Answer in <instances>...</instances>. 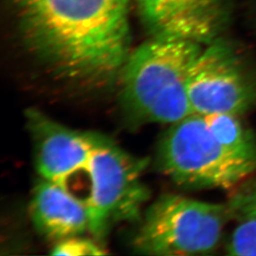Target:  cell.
Masks as SVG:
<instances>
[{
    "label": "cell",
    "mask_w": 256,
    "mask_h": 256,
    "mask_svg": "<svg viewBox=\"0 0 256 256\" xmlns=\"http://www.w3.org/2000/svg\"><path fill=\"white\" fill-rule=\"evenodd\" d=\"M106 254V250L98 243L92 239L84 238L82 236L57 242L52 252V256H104Z\"/></svg>",
    "instance_id": "obj_12"
},
{
    "label": "cell",
    "mask_w": 256,
    "mask_h": 256,
    "mask_svg": "<svg viewBox=\"0 0 256 256\" xmlns=\"http://www.w3.org/2000/svg\"><path fill=\"white\" fill-rule=\"evenodd\" d=\"M229 208L165 194L147 209L132 240L138 254L194 256L218 247Z\"/></svg>",
    "instance_id": "obj_3"
},
{
    "label": "cell",
    "mask_w": 256,
    "mask_h": 256,
    "mask_svg": "<svg viewBox=\"0 0 256 256\" xmlns=\"http://www.w3.org/2000/svg\"><path fill=\"white\" fill-rule=\"evenodd\" d=\"M146 160L128 154L102 138L86 171L90 194L84 200L94 238H104L119 223L138 220L150 192L142 182Z\"/></svg>",
    "instance_id": "obj_5"
},
{
    "label": "cell",
    "mask_w": 256,
    "mask_h": 256,
    "mask_svg": "<svg viewBox=\"0 0 256 256\" xmlns=\"http://www.w3.org/2000/svg\"><path fill=\"white\" fill-rule=\"evenodd\" d=\"M212 135L230 155L256 166V140L238 115L216 113L203 116Z\"/></svg>",
    "instance_id": "obj_10"
},
{
    "label": "cell",
    "mask_w": 256,
    "mask_h": 256,
    "mask_svg": "<svg viewBox=\"0 0 256 256\" xmlns=\"http://www.w3.org/2000/svg\"><path fill=\"white\" fill-rule=\"evenodd\" d=\"M188 95L194 114L239 116L256 102V81L229 46L214 41L192 64Z\"/></svg>",
    "instance_id": "obj_6"
},
{
    "label": "cell",
    "mask_w": 256,
    "mask_h": 256,
    "mask_svg": "<svg viewBox=\"0 0 256 256\" xmlns=\"http://www.w3.org/2000/svg\"><path fill=\"white\" fill-rule=\"evenodd\" d=\"M202 45L151 37L130 52L119 80L126 110L147 124L172 126L194 114L188 80Z\"/></svg>",
    "instance_id": "obj_2"
},
{
    "label": "cell",
    "mask_w": 256,
    "mask_h": 256,
    "mask_svg": "<svg viewBox=\"0 0 256 256\" xmlns=\"http://www.w3.org/2000/svg\"><path fill=\"white\" fill-rule=\"evenodd\" d=\"M27 122L38 173L43 180L66 187L74 176L86 173L104 138L66 128L38 110L28 111Z\"/></svg>",
    "instance_id": "obj_7"
},
{
    "label": "cell",
    "mask_w": 256,
    "mask_h": 256,
    "mask_svg": "<svg viewBox=\"0 0 256 256\" xmlns=\"http://www.w3.org/2000/svg\"><path fill=\"white\" fill-rule=\"evenodd\" d=\"M229 210L236 216L238 224L227 246L228 252L232 256H256V185L234 198Z\"/></svg>",
    "instance_id": "obj_11"
},
{
    "label": "cell",
    "mask_w": 256,
    "mask_h": 256,
    "mask_svg": "<svg viewBox=\"0 0 256 256\" xmlns=\"http://www.w3.org/2000/svg\"><path fill=\"white\" fill-rule=\"evenodd\" d=\"M152 37L209 45L228 16V0H135Z\"/></svg>",
    "instance_id": "obj_8"
},
{
    "label": "cell",
    "mask_w": 256,
    "mask_h": 256,
    "mask_svg": "<svg viewBox=\"0 0 256 256\" xmlns=\"http://www.w3.org/2000/svg\"><path fill=\"white\" fill-rule=\"evenodd\" d=\"M24 39L54 74L82 86L119 79L130 54L128 0H12Z\"/></svg>",
    "instance_id": "obj_1"
},
{
    "label": "cell",
    "mask_w": 256,
    "mask_h": 256,
    "mask_svg": "<svg viewBox=\"0 0 256 256\" xmlns=\"http://www.w3.org/2000/svg\"><path fill=\"white\" fill-rule=\"evenodd\" d=\"M30 214L37 232L56 243L90 232L86 202L75 198L68 187L43 178L32 191Z\"/></svg>",
    "instance_id": "obj_9"
},
{
    "label": "cell",
    "mask_w": 256,
    "mask_h": 256,
    "mask_svg": "<svg viewBox=\"0 0 256 256\" xmlns=\"http://www.w3.org/2000/svg\"><path fill=\"white\" fill-rule=\"evenodd\" d=\"M158 162L174 183L191 188L228 189L256 168L230 155L204 117L194 113L168 129L158 146Z\"/></svg>",
    "instance_id": "obj_4"
}]
</instances>
